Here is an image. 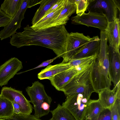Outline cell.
I'll use <instances>...</instances> for the list:
<instances>
[{"instance_id": "obj_19", "label": "cell", "mask_w": 120, "mask_h": 120, "mask_svg": "<svg viewBox=\"0 0 120 120\" xmlns=\"http://www.w3.org/2000/svg\"><path fill=\"white\" fill-rule=\"evenodd\" d=\"M65 0L56 10L43 17L31 27L35 31L45 29L46 26L59 15L64 7Z\"/></svg>"}, {"instance_id": "obj_6", "label": "cell", "mask_w": 120, "mask_h": 120, "mask_svg": "<svg viewBox=\"0 0 120 120\" xmlns=\"http://www.w3.org/2000/svg\"><path fill=\"white\" fill-rule=\"evenodd\" d=\"M89 100L81 94H75L67 96L62 106L72 115L76 120H82L86 114Z\"/></svg>"}, {"instance_id": "obj_14", "label": "cell", "mask_w": 120, "mask_h": 120, "mask_svg": "<svg viewBox=\"0 0 120 120\" xmlns=\"http://www.w3.org/2000/svg\"><path fill=\"white\" fill-rule=\"evenodd\" d=\"M120 24L119 18L117 17L112 22H109L105 30L110 47L120 52Z\"/></svg>"}, {"instance_id": "obj_10", "label": "cell", "mask_w": 120, "mask_h": 120, "mask_svg": "<svg viewBox=\"0 0 120 120\" xmlns=\"http://www.w3.org/2000/svg\"><path fill=\"white\" fill-rule=\"evenodd\" d=\"M23 68L22 63L15 57H12L0 66V86L8 84L9 81Z\"/></svg>"}, {"instance_id": "obj_29", "label": "cell", "mask_w": 120, "mask_h": 120, "mask_svg": "<svg viewBox=\"0 0 120 120\" xmlns=\"http://www.w3.org/2000/svg\"><path fill=\"white\" fill-rule=\"evenodd\" d=\"M11 19L0 10V27L6 26Z\"/></svg>"}, {"instance_id": "obj_1", "label": "cell", "mask_w": 120, "mask_h": 120, "mask_svg": "<svg viewBox=\"0 0 120 120\" xmlns=\"http://www.w3.org/2000/svg\"><path fill=\"white\" fill-rule=\"evenodd\" d=\"M23 30L12 36L10 42L11 45L17 48L32 45L41 46L52 50L57 56L63 58L69 33L65 25L35 31L27 25Z\"/></svg>"}, {"instance_id": "obj_32", "label": "cell", "mask_w": 120, "mask_h": 120, "mask_svg": "<svg viewBox=\"0 0 120 120\" xmlns=\"http://www.w3.org/2000/svg\"><path fill=\"white\" fill-rule=\"evenodd\" d=\"M12 104L14 114L17 115H22L21 113L19 106L17 104L13 102H11Z\"/></svg>"}, {"instance_id": "obj_22", "label": "cell", "mask_w": 120, "mask_h": 120, "mask_svg": "<svg viewBox=\"0 0 120 120\" xmlns=\"http://www.w3.org/2000/svg\"><path fill=\"white\" fill-rule=\"evenodd\" d=\"M14 114L12 102L0 95V119L5 120L9 119Z\"/></svg>"}, {"instance_id": "obj_11", "label": "cell", "mask_w": 120, "mask_h": 120, "mask_svg": "<svg viewBox=\"0 0 120 120\" xmlns=\"http://www.w3.org/2000/svg\"><path fill=\"white\" fill-rule=\"evenodd\" d=\"M119 1L115 0H92L88 7L90 9L89 10L102 9L105 12L109 22H112L117 17L118 10L120 11Z\"/></svg>"}, {"instance_id": "obj_13", "label": "cell", "mask_w": 120, "mask_h": 120, "mask_svg": "<svg viewBox=\"0 0 120 120\" xmlns=\"http://www.w3.org/2000/svg\"><path fill=\"white\" fill-rule=\"evenodd\" d=\"M108 60L110 75L114 86L120 83V54L109 46Z\"/></svg>"}, {"instance_id": "obj_35", "label": "cell", "mask_w": 120, "mask_h": 120, "mask_svg": "<svg viewBox=\"0 0 120 120\" xmlns=\"http://www.w3.org/2000/svg\"><path fill=\"white\" fill-rule=\"evenodd\" d=\"M0 120H3V119H0Z\"/></svg>"}, {"instance_id": "obj_8", "label": "cell", "mask_w": 120, "mask_h": 120, "mask_svg": "<svg viewBox=\"0 0 120 120\" xmlns=\"http://www.w3.org/2000/svg\"><path fill=\"white\" fill-rule=\"evenodd\" d=\"M11 102L18 105L22 115H30L33 107L30 101L27 100L23 94L22 91L16 90L11 87L4 86L1 90L0 94Z\"/></svg>"}, {"instance_id": "obj_21", "label": "cell", "mask_w": 120, "mask_h": 120, "mask_svg": "<svg viewBox=\"0 0 120 120\" xmlns=\"http://www.w3.org/2000/svg\"><path fill=\"white\" fill-rule=\"evenodd\" d=\"M58 0H43L40 3V6L37 10L32 20L33 25L38 22L44 16L48 10Z\"/></svg>"}, {"instance_id": "obj_24", "label": "cell", "mask_w": 120, "mask_h": 120, "mask_svg": "<svg viewBox=\"0 0 120 120\" xmlns=\"http://www.w3.org/2000/svg\"><path fill=\"white\" fill-rule=\"evenodd\" d=\"M50 112L52 117L55 120H76L67 109L59 104L55 109Z\"/></svg>"}, {"instance_id": "obj_27", "label": "cell", "mask_w": 120, "mask_h": 120, "mask_svg": "<svg viewBox=\"0 0 120 120\" xmlns=\"http://www.w3.org/2000/svg\"><path fill=\"white\" fill-rule=\"evenodd\" d=\"M82 120H112L111 111L109 109H104L98 115L90 119Z\"/></svg>"}, {"instance_id": "obj_34", "label": "cell", "mask_w": 120, "mask_h": 120, "mask_svg": "<svg viewBox=\"0 0 120 120\" xmlns=\"http://www.w3.org/2000/svg\"><path fill=\"white\" fill-rule=\"evenodd\" d=\"M48 120H55L52 117L50 119Z\"/></svg>"}, {"instance_id": "obj_23", "label": "cell", "mask_w": 120, "mask_h": 120, "mask_svg": "<svg viewBox=\"0 0 120 120\" xmlns=\"http://www.w3.org/2000/svg\"><path fill=\"white\" fill-rule=\"evenodd\" d=\"M104 109L98 100L90 99L88 101L86 114L84 119H90L96 116L99 115Z\"/></svg>"}, {"instance_id": "obj_25", "label": "cell", "mask_w": 120, "mask_h": 120, "mask_svg": "<svg viewBox=\"0 0 120 120\" xmlns=\"http://www.w3.org/2000/svg\"><path fill=\"white\" fill-rule=\"evenodd\" d=\"M92 1L91 0H75L77 15L80 16L84 13Z\"/></svg>"}, {"instance_id": "obj_2", "label": "cell", "mask_w": 120, "mask_h": 120, "mask_svg": "<svg viewBox=\"0 0 120 120\" xmlns=\"http://www.w3.org/2000/svg\"><path fill=\"white\" fill-rule=\"evenodd\" d=\"M100 35V52L93 61L90 74L95 92L98 93L103 89H110L112 85L109 71L107 37L105 31H101Z\"/></svg>"}, {"instance_id": "obj_15", "label": "cell", "mask_w": 120, "mask_h": 120, "mask_svg": "<svg viewBox=\"0 0 120 120\" xmlns=\"http://www.w3.org/2000/svg\"><path fill=\"white\" fill-rule=\"evenodd\" d=\"M120 83L114 86L113 89H105L99 92L98 99L104 109H110L116 99L120 98Z\"/></svg>"}, {"instance_id": "obj_3", "label": "cell", "mask_w": 120, "mask_h": 120, "mask_svg": "<svg viewBox=\"0 0 120 120\" xmlns=\"http://www.w3.org/2000/svg\"><path fill=\"white\" fill-rule=\"evenodd\" d=\"M92 62L80 70L63 88L61 91L66 96L81 94L88 99H90L92 94L95 92L90 76Z\"/></svg>"}, {"instance_id": "obj_4", "label": "cell", "mask_w": 120, "mask_h": 120, "mask_svg": "<svg viewBox=\"0 0 120 120\" xmlns=\"http://www.w3.org/2000/svg\"><path fill=\"white\" fill-rule=\"evenodd\" d=\"M26 90L30 97V102L34 106V115L40 119L48 115L50 111L52 100L46 93L44 85L38 81H35L31 86L27 87Z\"/></svg>"}, {"instance_id": "obj_17", "label": "cell", "mask_w": 120, "mask_h": 120, "mask_svg": "<svg viewBox=\"0 0 120 120\" xmlns=\"http://www.w3.org/2000/svg\"><path fill=\"white\" fill-rule=\"evenodd\" d=\"M100 48V40L98 36H93L74 56L73 59L87 57L97 55Z\"/></svg>"}, {"instance_id": "obj_7", "label": "cell", "mask_w": 120, "mask_h": 120, "mask_svg": "<svg viewBox=\"0 0 120 120\" xmlns=\"http://www.w3.org/2000/svg\"><path fill=\"white\" fill-rule=\"evenodd\" d=\"M91 38L82 33H68L67 38L65 51L62 63H66L73 59L75 55L90 40Z\"/></svg>"}, {"instance_id": "obj_26", "label": "cell", "mask_w": 120, "mask_h": 120, "mask_svg": "<svg viewBox=\"0 0 120 120\" xmlns=\"http://www.w3.org/2000/svg\"><path fill=\"white\" fill-rule=\"evenodd\" d=\"M110 109L112 120H120V98H117Z\"/></svg>"}, {"instance_id": "obj_16", "label": "cell", "mask_w": 120, "mask_h": 120, "mask_svg": "<svg viewBox=\"0 0 120 120\" xmlns=\"http://www.w3.org/2000/svg\"><path fill=\"white\" fill-rule=\"evenodd\" d=\"M75 0H65L64 7L59 15L52 20L45 29L55 26L66 25L69 17L76 12Z\"/></svg>"}, {"instance_id": "obj_12", "label": "cell", "mask_w": 120, "mask_h": 120, "mask_svg": "<svg viewBox=\"0 0 120 120\" xmlns=\"http://www.w3.org/2000/svg\"><path fill=\"white\" fill-rule=\"evenodd\" d=\"M92 62L82 65L71 67L48 79L56 90L61 91L69 81L83 68L89 65Z\"/></svg>"}, {"instance_id": "obj_18", "label": "cell", "mask_w": 120, "mask_h": 120, "mask_svg": "<svg viewBox=\"0 0 120 120\" xmlns=\"http://www.w3.org/2000/svg\"><path fill=\"white\" fill-rule=\"evenodd\" d=\"M68 63H60L54 65H50L42 70L38 75L40 80L49 79L56 75L70 68Z\"/></svg>"}, {"instance_id": "obj_9", "label": "cell", "mask_w": 120, "mask_h": 120, "mask_svg": "<svg viewBox=\"0 0 120 120\" xmlns=\"http://www.w3.org/2000/svg\"><path fill=\"white\" fill-rule=\"evenodd\" d=\"M29 0H23L21 6L16 14L12 18L8 24L0 31V39L2 40L10 37L15 33L17 30L21 27L22 20L25 13L29 8Z\"/></svg>"}, {"instance_id": "obj_5", "label": "cell", "mask_w": 120, "mask_h": 120, "mask_svg": "<svg viewBox=\"0 0 120 120\" xmlns=\"http://www.w3.org/2000/svg\"><path fill=\"white\" fill-rule=\"evenodd\" d=\"M88 11V13H85L80 16L77 15L72 17L71 18L72 23L97 28L101 31H105L109 22L106 14L103 12Z\"/></svg>"}, {"instance_id": "obj_31", "label": "cell", "mask_w": 120, "mask_h": 120, "mask_svg": "<svg viewBox=\"0 0 120 120\" xmlns=\"http://www.w3.org/2000/svg\"><path fill=\"white\" fill-rule=\"evenodd\" d=\"M58 57H59V56H57L56 57L52 59L48 60H47L44 61L43 62L40 64L38 66L36 67L33 68L29 70L28 71H25V72L34 69L45 67L48 65L49 64L51 63L54 60L58 58Z\"/></svg>"}, {"instance_id": "obj_28", "label": "cell", "mask_w": 120, "mask_h": 120, "mask_svg": "<svg viewBox=\"0 0 120 120\" xmlns=\"http://www.w3.org/2000/svg\"><path fill=\"white\" fill-rule=\"evenodd\" d=\"M6 120H41L36 117L34 115H17L14 114L11 118Z\"/></svg>"}, {"instance_id": "obj_33", "label": "cell", "mask_w": 120, "mask_h": 120, "mask_svg": "<svg viewBox=\"0 0 120 120\" xmlns=\"http://www.w3.org/2000/svg\"><path fill=\"white\" fill-rule=\"evenodd\" d=\"M43 0H29V8H30L40 3Z\"/></svg>"}, {"instance_id": "obj_30", "label": "cell", "mask_w": 120, "mask_h": 120, "mask_svg": "<svg viewBox=\"0 0 120 120\" xmlns=\"http://www.w3.org/2000/svg\"><path fill=\"white\" fill-rule=\"evenodd\" d=\"M64 1L65 0H58V1L46 12L43 17L56 10L63 3Z\"/></svg>"}, {"instance_id": "obj_20", "label": "cell", "mask_w": 120, "mask_h": 120, "mask_svg": "<svg viewBox=\"0 0 120 120\" xmlns=\"http://www.w3.org/2000/svg\"><path fill=\"white\" fill-rule=\"evenodd\" d=\"M23 0H5L1 4L0 10L12 18L20 9Z\"/></svg>"}]
</instances>
